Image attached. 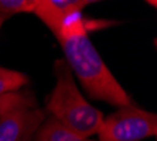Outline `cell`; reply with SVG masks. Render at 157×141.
<instances>
[{"instance_id":"obj_1","label":"cell","mask_w":157,"mask_h":141,"mask_svg":"<svg viewBox=\"0 0 157 141\" xmlns=\"http://www.w3.org/2000/svg\"><path fill=\"white\" fill-rule=\"evenodd\" d=\"M57 40L64 50L68 66L75 72L92 99L103 100L119 107L133 105L130 96L115 79L91 43L81 13L71 16L64 21Z\"/></svg>"},{"instance_id":"obj_2","label":"cell","mask_w":157,"mask_h":141,"mask_svg":"<svg viewBox=\"0 0 157 141\" xmlns=\"http://www.w3.org/2000/svg\"><path fill=\"white\" fill-rule=\"evenodd\" d=\"M54 71L57 83L48 98L47 110L68 130L79 137L89 138L98 133L103 120L102 113L81 95L65 59L55 62Z\"/></svg>"},{"instance_id":"obj_3","label":"cell","mask_w":157,"mask_h":141,"mask_svg":"<svg viewBox=\"0 0 157 141\" xmlns=\"http://www.w3.org/2000/svg\"><path fill=\"white\" fill-rule=\"evenodd\" d=\"M157 133V116L135 106L121 107L102 120L98 128L99 141H140L154 137Z\"/></svg>"},{"instance_id":"obj_4","label":"cell","mask_w":157,"mask_h":141,"mask_svg":"<svg viewBox=\"0 0 157 141\" xmlns=\"http://www.w3.org/2000/svg\"><path fill=\"white\" fill-rule=\"evenodd\" d=\"M45 120L40 109H17L0 116V141H31Z\"/></svg>"},{"instance_id":"obj_5","label":"cell","mask_w":157,"mask_h":141,"mask_svg":"<svg viewBox=\"0 0 157 141\" xmlns=\"http://www.w3.org/2000/svg\"><path fill=\"white\" fill-rule=\"evenodd\" d=\"M84 7V0H40L34 13L55 37H58L64 21L71 16L81 13Z\"/></svg>"},{"instance_id":"obj_6","label":"cell","mask_w":157,"mask_h":141,"mask_svg":"<svg viewBox=\"0 0 157 141\" xmlns=\"http://www.w3.org/2000/svg\"><path fill=\"white\" fill-rule=\"evenodd\" d=\"M34 141H94V140L79 137L78 134L68 130L65 126H62L58 120L51 116L47 120H44V123L37 130Z\"/></svg>"},{"instance_id":"obj_7","label":"cell","mask_w":157,"mask_h":141,"mask_svg":"<svg viewBox=\"0 0 157 141\" xmlns=\"http://www.w3.org/2000/svg\"><path fill=\"white\" fill-rule=\"evenodd\" d=\"M37 100L31 92H10L0 95V116L17 109H34Z\"/></svg>"},{"instance_id":"obj_8","label":"cell","mask_w":157,"mask_h":141,"mask_svg":"<svg viewBox=\"0 0 157 141\" xmlns=\"http://www.w3.org/2000/svg\"><path fill=\"white\" fill-rule=\"evenodd\" d=\"M29 83L27 75L13 69H6L0 66V95L18 92Z\"/></svg>"},{"instance_id":"obj_9","label":"cell","mask_w":157,"mask_h":141,"mask_svg":"<svg viewBox=\"0 0 157 141\" xmlns=\"http://www.w3.org/2000/svg\"><path fill=\"white\" fill-rule=\"evenodd\" d=\"M40 0H0V14L34 13Z\"/></svg>"},{"instance_id":"obj_10","label":"cell","mask_w":157,"mask_h":141,"mask_svg":"<svg viewBox=\"0 0 157 141\" xmlns=\"http://www.w3.org/2000/svg\"><path fill=\"white\" fill-rule=\"evenodd\" d=\"M6 18H7V16L6 14H0V28H2V25H3V23H4Z\"/></svg>"},{"instance_id":"obj_11","label":"cell","mask_w":157,"mask_h":141,"mask_svg":"<svg viewBox=\"0 0 157 141\" xmlns=\"http://www.w3.org/2000/svg\"><path fill=\"white\" fill-rule=\"evenodd\" d=\"M96 2H101V0H84L85 6H86V4H91V3H96Z\"/></svg>"},{"instance_id":"obj_12","label":"cell","mask_w":157,"mask_h":141,"mask_svg":"<svg viewBox=\"0 0 157 141\" xmlns=\"http://www.w3.org/2000/svg\"><path fill=\"white\" fill-rule=\"evenodd\" d=\"M147 3H150L151 6H156V0H146Z\"/></svg>"}]
</instances>
